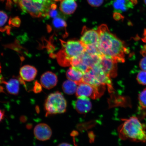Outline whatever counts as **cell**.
Wrapping results in <instances>:
<instances>
[{
    "label": "cell",
    "instance_id": "obj_18",
    "mask_svg": "<svg viewBox=\"0 0 146 146\" xmlns=\"http://www.w3.org/2000/svg\"><path fill=\"white\" fill-rule=\"evenodd\" d=\"M83 74L72 66L70 67L66 73V76L68 80L74 82L78 85L82 82Z\"/></svg>",
    "mask_w": 146,
    "mask_h": 146
},
{
    "label": "cell",
    "instance_id": "obj_11",
    "mask_svg": "<svg viewBox=\"0 0 146 146\" xmlns=\"http://www.w3.org/2000/svg\"><path fill=\"white\" fill-rule=\"evenodd\" d=\"M34 133L36 139L41 141L50 139L52 134L50 127L45 123H40L36 125L34 128Z\"/></svg>",
    "mask_w": 146,
    "mask_h": 146
},
{
    "label": "cell",
    "instance_id": "obj_3",
    "mask_svg": "<svg viewBox=\"0 0 146 146\" xmlns=\"http://www.w3.org/2000/svg\"><path fill=\"white\" fill-rule=\"evenodd\" d=\"M62 48L56 55L58 63L63 66L70 65L72 58L81 56L85 52V46L80 41L69 40H61Z\"/></svg>",
    "mask_w": 146,
    "mask_h": 146
},
{
    "label": "cell",
    "instance_id": "obj_1",
    "mask_svg": "<svg viewBox=\"0 0 146 146\" xmlns=\"http://www.w3.org/2000/svg\"><path fill=\"white\" fill-rule=\"evenodd\" d=\"M99 35L98 48L102 54L108 56L117 62H124L128 50L125 43L110 31L107 25H102L98 27Z\"/></svg>",
    "mask_w": 146,
    "mask_h": 146
},
{
    "label": "cell",
    "instance_id": "obj_2",
    "mask_svg": "<svg viewBox=\"0 0 146 146\" xmlns=\"http://www.w3.org/2000/svg\"><path fill=\"white\" fill-rule=\"evenodd\" d=\"M123 123L118 128L119 138L136 142H146V127L138 118L132 116L122 119Z\"/></svg>",
    "mask_w": 146,
    "mask_h": 146
},
{
    "label": "cell",
    "instance_id": "obj_21",
    "mask_svg": "<svg viewBox=\"0 0 146 146\" xmlns=\"http://www.w3.org/2000/svg\"><path fill=\"white\" fill-rule=\"evenodd\" d=\"M52 24L56 30L66 31V23L64 20L61 18L57 17L54 18L52 21Z\"/></svg>",
    "mask_w": 146,
    "mask_h": 146
},
{
    "label": "cell",
    "instance_id": "obj_27",
    "mask_svg": "<svg viewBox=\"0 0 146 146\" xmlns=\"http://www.w3.org/2000/svg\"><path fill=\"white\" fill-rule=\"evenodd\" d=\"M9 25L16 27H19L21 24V21L18 17L11 18L9 20Z\"/></svg>",
    "mask_w": 146,
    "mask_h": 146
},
{
    "label": "cell",
    "instance_id": "obj_4",
    "mask_svg": "<svg viewBox=\"0 0 146 146\" xmlns=\"http://www.w3.org/2000/svg\"><path fill=\"white\" fill-rule=\"evenodd\" d=\"M54 0H14L23 12L35 18L48 16Z\"/></svg>",
    "mask_w": 146,
    "mask_h": 146
},
{
    "label": "cell",
    "instance_id": "obj_33",
    "mask_svg": "<svg viewBox=\"0 0 146 146\" xmlns=\"http://www.w3.org/2000/svg\"><path fill=\"white\" fill-rule=\"evenodd\" d=\"M142 41L146 43V29L144 31L143 37V39H142ZM144 48L146 50V45L144 47Z\"/></svg>",
    "mask_w": 146,
    "mask_h": 146
},
{
    "label": "cell",
    "instance_id": "obj_31",
    "mask_svg": "<svg viewBox=\"0 0 146 146\" xmlns=\"http://www.w3.org/2000/svg\"><path fill=\"white\" fill-rule=\"evenodd\" d=\"M58 15V12L56 10H52L50 9V11L48 13V16L52 18L56 17V16Z\"/></svg>",
    "mask_w": 146,
    "mask_h": 146
},
{
    "label": "cell",
    "instance_id": "obj_13",
    "mask_svg": "<svg viewBox=\"0 0 146 146\" xmlns=\"http://www.w3.org/2000/svg\"><path fill=\"white\" fill-rule=\"evenodd\" d=\"M37 74V70L32 66H23L20 69L19 74L21 78L24 81L31 82L35 79Z\"/></svg>",
    "mask_w": 146,
    "mask_h": 146
},
{
    "label": "cell",
    "instance_id": "obj_7",
    "mask_svg": "<svg viewBox=\"0 0 146 146\" xmlns=\"http://www.w3.org/2000/svg\"><path fill=\"white\" fill-rule=\"evenodd\" d=\"M117 63L112 58L102 55L98 65L108 76L113 78L117 75Z\"/></svg>",
    "mask_w": 146,
    "mask_h": 146
},
{
    "label": "cell",
    "instance_id": "obj_10",
    "mask_svg": "<svg viewBox=\"0 0 146 146\" xmlns=\"http://www.w3.org/2000/svg\"><path fill=\"white\" fill-rule=\"evenodd\" d=\"M72 104L74 108L81 114H86L92 107L90 100L85 96L78 97L77 99L72 101Z\"/></svg>",
    "mask_w": 146,
    "mask_h": 146
},
{
    "label": "cell",
    "instance_id": "obj_23",
    "mask_svg": "<svg viewBox=\"0 0 146 146\" xmlns=\"http://www.w3.org/2000/svg\"><path fill=\"white\" fill-rule=\"evenodd\" d=\"M138 100L141 108L146 109V88L139 95Z\"/></svg>",
    "mask_w": 146,
    "mask_h": 146
},
{
    "label": "cell",
    "instance_id": "obj_28",
    "mask_svg": "<svg viewBox=\"0 0 146 146\" xmlns=\"http://www.w3.org/2000/svg\"><path fill=\"white\" fill-rule=\"evenodd\" d=\"M104 0H87L88 2L91 6L94 7H98L101 5L103 3Z\"/></svg>",
    "mask_w": 146,
    "mask_h": 146
},
{
    "label": "cell",
    "instance_id": "obj_39",
    "mask_svg": "<svg viewBox=\"0 0 146 146\" xmlns=\"http://www.w3.org/2000/svg\"><path fill=\"white\" fill-rule=\"evenodd\" d=\"M144 3H145V5H146V0H144Z\"/></svg>",
    "mask_w": 146,
    "mask_h": 146
},
{
    "label": "cell",
    "instance_id": "obj_8",
    "mask_svg": "<svg viewBox=\"0 0 146 146\" xmlns=\"http://www.w3.org/2000/svg\"><path fill=\"white\" fill-rule=\"evenodd\" d=\"M90 70L97 80L102 85L107 86L110 92L113 91L111 78L108 76L98 64L95 65L90 69Z\"/></svg>",
    "mask_w": 146,
    "mask_h": 146
},
{
    "label": "cell",
    "instance_id": "obj_6",
    "mask_svg": "<svg viewBox=\"0 0 146 146\" xmlns=\"http://www.w3.org/2000/svg\"><path fill=\"white\" fill-rule=\"evenodd\" d=\"M76 91V96H85L93 99H98L104 94L106 89V86L98 87L93 86L86 83L81 82L78 85Z\"/></svg>",
    "mask_w": 146,
    "mask_h": 146
},
{
    "label": "cell",
    "instance_id": "obj_36",
    "mask_svg": "<svg viewBox=\"0 0 146 146\" xmlns=\"http://www.w3.org/2000/svg\"><path fill=\"white\" fill-rule=\"evenodd\" d=\"M130 1L134 5H136L138 3V0H130Z\"/></svg>",
    "mask_w": 146,
    "mask_h": 146
},
{
    "label": "cell",
    "instance_id": "obj_22",
    "mask_svg": "<svg viewBox=\"0 0 146 146\" xmlns=\"http://www.w3.org/2000/svg\"><path fill=\"white\" fill-rule=\"evenodd\" d=\"M85 52L92 55L102 56V54L98 48V45H85Z\"/></svg>",
    "mask_w": 146,
    "mask_h": 146
},
{
    "label": "cell",
    "instance_id": "obj_30",
    "mask_svg": "<svg viewBox=\"0 0 146 146\" xmlns=\"http://www.w3.org/2000/svg\"><path fill=\"white\" fill-rule=\"evenodd\" d=\"M113 18L116 21H120L123 19L124 18L123 16L119 13L115 12L113 14Z\"/></svg>",
    "mask_w": 146,
    "mask_h": 146
},
{
    "label": "cell",
    "instance_id": "obj_16",
    "mask_svg": "<svg viewBox=\"0 0 146 146\" xmlns=\"http://www.w3.org/2000/svg\"><path fill=\"white\" fill-rule=\"evenodd\" d=\"M102 56L92 55L85 52L81 55V57L83 63L91 68L95 65L98 64Z\"/></svg>",
    "mask_w": 146,
    "mask_h": 146
},
{
    "label": "cell",
    "instance_id": "obj_14",
    "mask_svg": "<svg viewBox=\"0 0 146 146\" xmlns=\"http://www.w3.org/2000/svg\"><path fill=\"white\" fill-rule=\"evenodd\" d=\"M112 3L114 12L119 13L133 9L134 6L130 0H113Z\"/></svg>",
    "mask_w": 146,
    "mask_h": 146
},
{
    "label": "cell",
    "instance_id": "obj_32",
    "mask_svg": "<svg viewBox=\"0 0 146 146\" xmlns=\"http://www.w3.org/2000/svg\"><path fill=\"white\" fill-rule=\"evenodd\" d=\"M5 117V112L0 109V122L2 121Z\"/></svg>",
    "mask_w": 146,
    "mask_h": 146
},
{
    "label": "cell",
    "instance_id": "obj_38",
    "mask_svg": "<svg viewBox=\"0 0 146 146\" xmlns=\"http://www.w3.org/2000/svg\"><path fill=\"white\" fill-rule=\"evenodd\" d=\"M54 1H63V0H54Z\"/></svg>",
    "mask_w": 146,
    "mask_h": 146
},
{
    "label": "cell",
    "instance_id": "obj_9",
    "mask_svg": "<svg viewBox=\"0 0 146 146\" xmlns=\"http://www.w3.org/2000/svg\"><path fill=\"white\" fill-rule=\"evenodd\" d=\"M80 41L84 45H98L99 35L98 31L90 29L84 26L82 29Z\"/></svg>",
    "mask_w": 146,
    "mask_h": 146
},
{
    "label": "cell",
    "instance_id": "obj_19",
    "mask_svg": "<svg viewBox=\"0 0 146 146\" xmlns=\"http://www.w3.org/2000/svg\"><path fill=\"white\" fill-rule=\"evenodd\" d=\"M82 82L94 87H98L104 85L101 84L98 81L90 70L83 74Z\"/></svg>",
    "mask_w": 146,
    "mask_h": 146
},
{
    "label": "cell",
    "instance_id": "obj_17",
    "mask_svg": "<svg viewBox=\"0 0 146 146\" xmlns=\"http://www.w3.org/2000/svg\"><path fill=\"white\" fill-rule=\"evenodd\" d=\"M3 83L5 85L6 90L9 94L13 95H17L19 94V85L21 83L19 79L11 78L8 82L4 80Z\"/></svg>",
    "mask_w": 146,
    "mask_h": 146
},
{
    "label": "cell",
    "instance_id": "obj_26",
    "mask_svg": "<svg viewBox=\"0 0 146 146\" xmlns=\"http://www.w3.org/2000/svg\"><path fill=\"white\" fill-rule=\"evenodd\" d=\"M141 52L143 57L140 62L139 66L142 70L146 72V50L144 49Z\"/></svg>",
    "mask_w": 146,
    "mask_h": 146
},
{
    "label": "cell",
    "instance_id": "obj_37",
    "mask_svg": "<svg viewBox=\"0 0 146 146\" xmlns=\"http://www.w3.org/2000/svg\"><path fill=\"white\" fill-rule=\"evenodd\" d=\"M1 64H0V74H1Z\"/></svg>",
    "mask_w": 146,
    "mask_h": 146
},
{
    "label": "cell",
    "instance_id": "obj_15",
    "mask_svg": "<svg viewBox=\"0 0 146 146\" xmlns=\"http://www.w3.org/2000/svg\"><path fill=\"white\" fill-rule=\"evenodd\" d=\"M77 7L75 0H63L60 3V9L63 13L70 15L75 11Z\"/></svg>",
    "mask_w": 146,
    "mask_h": 146
},
{
    "label": "cell",
    "instance_id": "obj_24",
    "mask_svg": "<svg viewBox=\"0 0 146 146\" xmlns=\"http://www.w3.org/2000/svg\"><path fill=\"white\" fill-rule=\"evenodd\" d=\"M8 19V17L7 14L2 11H0V31L1 32H4L3 28L5 31L7 30L5 27V24L7 23Z\"/></svg>",
    "mask_w": 146,
    "mask_h": 146
},
{
    "label": "cell",
    "instance_id": "obj_29",
    "mask_svg": "<svg viewBox=\"0 0 146 146\" xmlns=\"http://www.w3.org/2000/svg\"><path fill=\"white\" fill-rule=\"evenodd\" d=\"M41 84H40L39 82L36 81L35 83L33 91L36 94H38L41 92L42 91V87Z\"/></svg>",
    "mask_w": 146,
    "mask_h": 146
},
{
    "label": "cell",
    "instance_id": "obj_35",
    "mask_svg": "<svg viewBox=\"0 0 146 146\" xmlns=\"http://www.w3.org/2000/svg\"><path fill=\"white\" fill-rule=\"evenodd\" d=\"M58 146H73L70 144L66 143H63L59 144Z\"/></svg>",
    "mask_w": 146,
    "mask_h": 146
},
{
    "label": "cell",
    "instance_id": "obj_20",
    "mask_svg": "<svg viewBox=\"0 0 146 146\" xmlns=\"http://www.w3.org/2000/svg\"><path fill=\"white\" fill-rule=\"evenodd\" d=\"M78 85L76 82L70 80H67L63 84L62 89L66 94L72 95L76 92Z\"/></svg>",
    "mask_w": 146,
    "mask_h": 146
},
{
    "label": "cell",
    "instance_id": "obj_12",
    "mask_svg": "<svg viewBox=\"0 0 146 146\" xmlns=\"http://www.w3.org/2000/svg\"><path fill=\"white\" fill-rule=\"evenodd\" d=\"M58 81L57 76L56 74L49 71L44 73L40 78L42 86L47 89H50L56 86Z\"/></svg>",
    "mask_w": 146,
    "mask_h": 146
},
{
    "label": "cell",
    "instance_id": "obj_34",
    "mask_svg": "<svg viewBox=\"0 0 146 146\" xmlns=\"http://www.w3.org/2000/svg\"><path fill=\"white\" fill-rule=\"evenodd\" d=\"M6 1L7 6L8 7V8H10L12 4L11 0H6Z\"/></svg>",
    "mask_w": 146,
    "mask_h": 146
},
{
    "label": "cell",
    "instance_id": "obj_25",
    "mask_svg": "<svg viewBox=\"0 0 146 146\" xmlns=\"http://www.w3.org/2000/svg\"><path fill=\"white\" fill-rule=\"evenodd\" d=\"M137 80L140 84L146 85V72L142 71L139 73L137 76Z\"/></svg>",
    "mask_w": 146,
    "mask_h": 146
},
{
    "label": "cell",
    "instance_id": "obj_5",
    "mask_svg": "<svg viewBox=\"0 0 146 146\" xmlns=\"http://www.w3.org/2000/svg\"><path fill=\"white\" fill-rule=\"evenodd\" d=\"M67 102L61 93L56 91L47 97L44 104L46 116L62 114L66 110Z\"/></svg>",
    "mask_w": 146,
    "mask_h": 146
}]
</instances>
